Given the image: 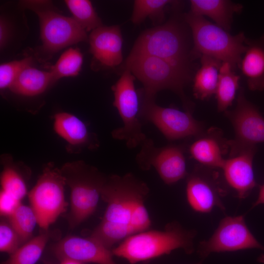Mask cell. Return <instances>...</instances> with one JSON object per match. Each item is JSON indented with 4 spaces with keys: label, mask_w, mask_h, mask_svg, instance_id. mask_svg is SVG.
Listing matches in <instances>:
<instances>
[{
    "label": "cell",
    "mask_w": 264,
    "mask_h": 264,
    "mask_svg": "<svg viewBox=\"0 0 264 264\" xmlns=\"http://www.w3.org/2000/svg\"><path fill=\"white\" fill-rule=\"evenodd\" d=\"M194 230H187L176 221L168 223L162 230H147L132 235L111 249L114 256L130 264L149 261L182 249L187 254L194 251Z\"/></svg>",
    "instance_id": "1"
},
{
    "label": "cell",
    "mask_w": 264,
    "mask_h": 264,
    "mask_svg": "<svg viewBox=\"0 0 264 264\" xmlns=\"http://www.w3.org/2000/svg\"><path fill=\"white\" fill-rule=\"evenodd\" d=\"M129 70L143 84V102L155 101L156 94L163 89L176 93L182 101L185 111L192 112L184 88L190 79V70L165 59L143 54H129L125 61Z\"/></svg>",
    "instance_id": "2"
},
{
    "label": "cell",
    "mask_w": 264,
    "mask_h": 264,
    "mask_svg": "<svg viewBox=\"0 0 264 264\" xmlns=\"http://www.w3.org/2000/svg\"><path fill=\"white\" fill-rule=\"evenodd\" d=\"M184 18L192 31L194 57L205 55L228 63L233 69L238 67L246 49L243 32L232 35L204 17L190 12Z\"/></svg>",
    "instance_id": "3"
},
{
    "label": "cell",
    "mask_w": 264,
    "mask_h": 264,
    "mask_svg": "<svg viewBox=\"0 0 264 264\" xmlns=\"http://www.w3.org/2000/svg\"><path fill=\"white\" fill-rule=\"evenodd\" d=\"M70 190L69 227L75 228L95 211L107 176L82 161L65 163L60 169Z\"/></svg>",
    "instance_id": "4"
},
{
    "label": "cell",
    "mask_w": 264,
    "mask_h": 264,
    "mask_svg": "<svg viewBox=\"0 0 264 264\" xmlns=\"http://www.w3.org/2000/svg\"><path fill=\"white\" fill-rule=\"evenodd\" d=\"M150 192L147 183L132 173L107 176L101 198L107 207L102 220L132 229L131 220L135 206L145 201Z\"/></svg>",
    "instance_id": "5"
},
{
    "label": "cell",
    "mask_w": 264,
    "mask_h": 264,
    "mask_svg": "<svg viewBox=\"0 0 264 264\" xmlns=\"http://www.w3.org/2000/svg\"><path fill=\"white\" fill-rule=\"evenodd\" d=\"M20 3L38 16L45 53L53 54L69 45L88 41L86 31L72 18L60 14L51 1L25 0Z\"/></svg>",
    "instance_id": "6"
},
{
    "label": "cell",
    "mask_w": 264,
    "mask_h": 264,
    "mask_svg": "<svg viewBox=\"0 0 264 264\" xmlns=\"http://www.w3.org/2000/svg\"><path fill=\"white\" fill-rule=\"evenodd\" d=\"M191 54L186 35L175 20L144 31L130 53L155 56L190 70Z\"/></svg>",
    "instance_id": "7"
},
{
    "label": "cell",
    "mask_w": 264,
    "mask_h": 264,
    "mask_svg": "<svg viewBox=\"0 0 264 264\" xmlns=\"http://www.w3.org/2000/svg\"><path fill=\"white\" fill-rule=\"evenodd\" d=\"M66 185V179L61 169L49 163L28 193L30 206L36 215L38 224L44 230H47L67 209Z\"/></svg>",
    "instance_id": "8"
},
{
    "label": "cell",
    "mask_w": 264,
    "mask_h": 264,
    "mask_svg": "<svg viewBox=\"0 0 264 264\" xmlns=\"http://www.w3.org/2000/svg\"><path fill=\"white\" fill-rule=\"evenodd\" d=\"M134 79L132 72L125 69L111 88L114 94L113 105L123 122V126L113 130L111 135L115 139L124 141L130 149L141 145L147 138L139 120V103Z\"/></svg>",
    "instance_id": "9"
},
{
    "label": "cell",
    "mask_w": 264,
    "mask_h": 264,
    "mask_svg": "<svg viewBox=\"0 0 264 264\" xmlns=\"http://www.w3.org/2000/svg\"><path fill=\"white\" fill-rule=\"evenodd\" d=\"M234 130L235 137L228 140L230 157L242 150L264 143V117L258 109L245 96L241 88L235 108L224 112Z\"/></svg>",
    "instance_id": "10"
},
{
    "label": "cell",
    "mask_w": 264,
    "mask_h": 264,
    "mask_svg": "<svg viewBox=\"0 0 264 264\" xmlns=\"http://www.w3.org/2000/svg\"><path fill=\"white\" fill-rule=\"evenodd\" d=\"M256 248L264 250L248 228L243 215L222 219L211 237L199 242L198 253L203 259L214 252Z\"/></svg>",
    "instance_id": "11"
},
{
    "label": "cell",
    "mask_w": 264,
    "mask_h": 264,
    "mask_svg": "<svg viewBox=\"0 0 264 264\" xmlns=\"http://www.w3.org/2000/svg\"><path fill=\"white\" fill-rule=\"evenodd\" d=\"M139 117L155 126L170 141L198 137L204 131L202 124L188 111L162 107L155 101L142 102Z\"/></svg>",
    "instance_id": "12"
},
{
    "label": "cell",
    "mask_w": 264,
    "mask_h": 264,
    "mask_svg": "<svg viewBox=\"0 0 264 264\" xmlns=\"http://www.w3.org/2000/svg\"><path fill=\"white\" fill-rule=\"evenodd\" d=\"M141 146L136 161L142 170H148L153 167L167 185L173 184L187 176L182 147L176 145L158 147L152 140L147 138Z\"/></svg>",
    "instance_id": "13"
},
{
    "label": "cell",
    "mask_w": 264,
    "mask_h": 264,
    "mask_svg": "<svg viewBox=\"0 0 264 264\" xmlns=\"http://www.w3.org/2000/svg\"><path fill=\"white\" fill-rule=\"evenodd\" d=\"M214 169L196 167L187 176L186 193L188 202L195 211L207 213L214 207L225 210L222 198L226 191L221 187Z\"/></svg>",
    "instance_id": "14"
},
{
    "label": "cell",
    "mask_w": 264,
    "mask_h": 264,
    "mask_svg": "<svg viewBox=\"0 0 264 264\" xmlns=\"http://www.w3.org/2000/svg\"><path fill=\"white\" fill-rule=\"evenodd\" d=\"M53 252L60 261L69 259L84 264H117L111 249L90 236L66 237L54 245Z\"/></svg>",
    "instance_id": "15"
},
{
    "label": "cell",
    "mask_w": 264,
    "mask_h": 264,
    "mask_svg": "<svg viewBox=\"0 0 264 264\" xmlns=\"http://www.w3.org/2000/svg\"><path fill=\"white\" fill-rule=\"evenodd\" d=\"M257 146L246 148L236 155L225 159L221 169L227 184L239 199H244L258 186L253 169Z\"/></svg>",
    "instance_id": "16"
},
{
    "label": "cell",
    "mask_w": 264,
    "mask_h": 264,
    "mask_svg": "<svg viewBox=\"0 0 264 264\" xmlns=\"http://www.w3.org/2000/svg\"><path fill=\"white\" fill-rule=\"evenodd\" d=\"M89 51L101 65L113 67L123 61V39L118 25L101 26L88 37Z\"/></svg>",
    "instance_id": "17"
},
{
    "label": "cell",
    "mask_w": 264,
    "mask_h": 264,
    "mask_svg": "<svg viewBox=\"0 0 264 264\" xmlns=\"http://www.w3.org/2000/svg\"><path fill=\"white\" fill-rule=\"evenodd\" d=\"M53 129L65 140L69 151L84 149H95L99 147L96 135L90 132L85 123L75 115L61 112L54 116Z\"/></svg>",
    "instance_id": "18"
},
{
    "label": "cell",
    "mask_w": 264,
    "mask_h": 264,
    "mask_svg": "<svg viewBox=\"0 0 264 264\" xmlns=\"http://www.w3.org/2000/svg\"><path fill=\"white\" fill-rule=\"evenodd\" d=\"M191 156L200 165L211 169H221L229 151L228 140L223 137L220 129L211 128L196 137L190 145Z\"/></svg>",
    "instance_id": "19"
},
{
    "label": "cell",
    "mask_w": 264,
    "mask_h": 264,
    "mask_svg": "<svg viewBox=\"0 0 264 264\" xmlns=\"http://www.w3.org/2000/svg\"><path fill=\"white\" fill-rule=\"evenodd\" d=\"M246 49L238 67L244 77L249 89L264 90V34L254 40L246 39Z\"/></svg>",
    "instance_id": "20"
},
{
    "label": "cell",
    "mask_w": 264,
    "mask_h": 264,
    "mask_svg": "<svg viewBox=\"0 0 264 264\" xmlns=\"http://www.w3.org/2000/svg\"><path fill=\"white\" fill-rule=\"evenodd\" d=\"M190 2V13L210 18L215 24L228 32L234 13L242 9V5L228 0H191Z\"/></svg>",
    "instance_id": "21"
},
{
    "label": "cell",
    "mask_w": 264,
    "mask_h": 264,
    "mask_svg": "<svg viewBox=\"0 0 264 264\" xmlns=\"http://www.w3.org/2000/svg\"><path fill=\"white\" fill-rule=\"evenodd\" d=\"M222 63L207 56L200 57V66L194 78L193 93L196 98L207 100L216 93Z\"/></svg>",
    "instance_id": "22"
},
{
    "label": "cell",
    "mask_w": 264,
    "mask_h": 264,
    "mask_svg": "<svg viewBox=\"0 0 264 264\" xmlns=\"http://www.w3.org/2000/svg\"><path fill=\"white\" fill-rule=\"evenodd\" d=\"M54 83L50 71H45L28 66L25 68L9 88L14 93L33 96L43 92Z\"/></svg>",
    "instance_id": "23"
},
{
    "label": "cell",
    "mask_w": 264,
    "mask_h": 264,
    "mask_svg": "<svg viewBox=\"0 0 264 264\" xmlns=\"http://www.w3.org/2000/svg\"><path fill=\"white\" fill-rule=\"evenodd\" d=\"M233 70L230 64L222 63L215 93L219 112H225L232 105L239 88L241 78Z\"/></svg>",
    "instance_id": "24"
},
{
    "label": "cell",
    "mask_w": 264,
    "mask_h": 264,
    "mask_svg": "<svg viewBox=\"0 0 264 264\" xmlns=\"http://www.w3.org/2000/svg\"><path fill=\"white\" fill-rule=\"evenodd\" d=\"M47 230H44L21 245L1 264H35L41 257L49 239Z\"/></svg>",
    "instance_id": "25"
},
{
    "label": "cell",
    "mask_w": 264,
    "mask_h": 264,
    "mask_svg": "<svg viewBox=\"0 0 264 264\" xmlns=\"http://www.w3.org/2000/svg\"><path fill=\"white\" fill-rule=\"evenodd\" d=\"M65 2L72 15V18L86 31L102 26L101 20L89 0H66Z\"/></svg>",
    "instance_id": "26"
},
{
    "label": "cell",
    "mask_w": 264,
    "mask_h": 264,
    "mask_svg": "<svg viewBox=\"0 0 264 264\" xmlns=\"http://www.w3.org/2000/svg\"><path fill=\"white\" fill-rule=\"evenodd\" d=\"M8 218L18 234L22 245L31 239L38 221L36 215L30 206L21 203Z\"/></svg>",
    "instance_id": "27"
},
{
    "label": "cell",
    "mask_w": 264,
    "mask_h": 264,
    "mask_svg": "<svg viewBox=\"0 0 264 264\" xmlns=\"http://www.w3.org/2000/svg\"><path fill=\"white\" fill-rule=\"evenodd\" d=\"M82 63L83 55L78 48H70L66 50L51 67L50 71L54 82L63 77L77 76Z\"/></svg>",
    "instance_id": "28"
},
{
    "label": "cell",
    "mask_w": 264,
    "mask_h": 264,
    "mask_svg": "<svg viewBox=\"0 0 264 264\" xmlns=\"http://www.w3.org/2000/svg\"><path fill=\"white\" fill-rule=\"evenodd\" d=\"M176 1L170 0H136L134 2L131 21L134 24H139L148 17H163L166 5L175 4Z\"/></svg>",
    "instance_id": "29"
},
{
    "label": "cell",
    "mask_w": 264,
    "mask_h": 264,
    "mask_svg": "<svg viewBox=\"0 0 264 264\" xmlns=\"http://www.w3.org/2000/svg\"><path fill=\"white\" fill-rule=\"evenodd\" d=\"M2 191L21 201L27 194L26 183L18 169L6 165L1 174Z\"/></svg>",
    "instance_id": "30"
},
{
    "label": "cell",
    "mask_w": 264,
    "mask_h": 264,
    "mask_svg": "<svg viewBox=\"0 0 264 264\" xmlns=\"http://www.w3.org/2000/svg\"><path fill=\"white\" fill-rule=\"evenodd\" d=\"M32 59L30 57L20 60H15L0 65V88H9L21 72L31 66Z\"/></svg>",
    "instance_id": "31"
},
{
    "label": "cell",
    "mask_w": 264,
    "mask_h": 264,
    "mask_svg": "<svg viewBox=\"0 0 264 264\" xmlns=\"http://www.w3.org/2000/svg\"><path fill=\"white\" fill-rule=\"evenodd\" d=\"M21 245L20 239L9 220L2 219L0 223V252L10 255Z\"/></svg>",
    "instance_id": "32"
},
{
    "label": "cell",
    "mask_w": 264,
    "mask_h": 264,
    "mask_svg": "<svg viewBox=\"0 0 264 264\" xmlns=\"http://www.w3.org/2000/svg\"><path fill=\"white\" fill-rule=\"evenodd\" d=\"M144 202L145 201H142L138 203L132 211L131 226L134 234L149 230L152 224V221Z\"/></svg>",
    "instance_id": "33"
},
{
    "label": "cell",
    "mask_w": 264,
    "mask_h": 264,
    "mask_svg": "<svg viewBox=\"0 0 264 264\" xmlns=\"http://www.w3.org/2000/svg\"><path fill=\"white\" fill-rule=\"evenodd\" d=\"M21 203V201L1 190L0 193V213L2 217H9Z\"/></svg>",
    "instance_id": "34"
},
{
    "label": "cell",
    "mask_w": 264,
    "mask_h": 264,
    "mask_svg": "<svg viewBox=\"0 0 264 264\" xmlns=\"http://www.w3.org/2000/svg\"><path fill=\"white\" fill-rule=\"evenodd\" d=\"M10 27L8 22L3 17L0 19V47L1 49L7 43L10 36Z\"/></svg>",
    "instance_id": "35"
},
{
    "label": "cell",
    "mask_w": 264,
    "mask_h": 264,
    "mask_svg": "<svg viewBox=\"0 0 264 264\" xmlns=\"http://www.w3.org/2000/svg\"><path fill=\"white\" fill-rule=\"evenodd\" d=\"M264 204V184L260 186V191L257 200L253 203L251 208L260 204Z\"/></svg>",
    "instance_id": "36"
},
{
    "label": "cell",
    "mask_w": 264,
    "mask_h": 264,
    "mask_svg": "<svg viewBox=\"0 0 264 264\" xmlns=\"http://www.w3.org/2000/svg\"><path fill=\"white\" fill-rule=\"evenodd\" d=\"M60 261V264H85L84 263H82L80 262H78L77 261H75L69 260V259H64V260H61Z\"/></svg>",
    "instance_id": "37"
},
{
    "label": "cell",
    "mask_w": 264,
    "mask_h": 264,
    "mask_svg": "<svg viewBox=\"0 0 264 264\" xmlns=\"http://www.w3.org/2000/svg\"><path fill=\"white\" fill-rule=\"evenodd\" d=\"M257 260L259 263L264 264V254L260 255L258 257Z\"/></svg>",
    "instance_id": "38"
},
{
    "label": "cell",
    "mask_w": 264,
    "mask_h": 264,
    "mask_svg": "<svg viewBox=\"0 0 264 264\" xmlns=\"http://www.w3.org/2000/svg\"><path fill=\"white\" fill-rule=\"evenodd\" d=\"M195 264H202V262H199V263H198Z\"/></svg>",
    "instance_id": "39"
}]
</instances>
